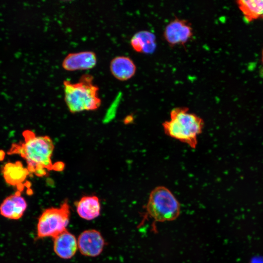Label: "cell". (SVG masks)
Wrapping results in <instances>:
<instances>
[{"mask_svg":"<svg viewBox=\"0 0 263 263\" xmlns=\"http://www.w3.org/2000/svg\"><path fill=\"white\" fill-rule=\"evenodd\" d=\"M23 142L13 144L7 152L8 154H19L27 163L28 170L36 176L42 177L47 170H52L51 161L54 146L47 136H38L31 131L22 132Z\"/></svg>","mask_w":263,"mask_h":263,"instance_id":"1","label":"cell"},{"mask_svg":"<svg viewBox=\"0 0 263 263\" xmlns=\"http://www.w3.org/2000/svg\"><path fill=\"white\" fill-rule=\"evenodd\" d=\"M63 85L64 100L71 113L94 111L100 107L101 101L98 94L99 88L94 83L91 75H82L75 83L65 80Z\"/></svg>","mask_w":263,"mask_h":263,"instance_id":"2","label":"cell"},{"mask_svg":"<svg viewBox=\"0 0 263 263\" xmlns=\"http://www.w3.org/2000/svg\"><path fill=\"white\" fill-rule=\"evenodd\" d=\"M204 125V120L201 117L184 107L173 109L170 113V119L162 124L167 135L193 149L197 145V137L202 132Z\"/></svg>","mask_w":263,"mask_h":263,"instance_id":"3","label":"cell"},{"mask_svg":"<svg viewBox=\"0 0 263 263\" xmlns=\"http://www.w3.org/2000/svg\"><path fill=\"white\" fill-rule=\"evenodd\" d=\"M150 215L159 222L172 221L180 212V205L171 191L164 186H158L150 192L147 205Z\"/></svg>","mask_w":263,"mask_h":263,"instance_id":"4","label":"cell"},{"mask_svg":"<svg viewBox=\"0 0 263 263\" xmlns=\"http://www.w3.org/2000/svg\"><path fill=\"white\" fill-rule=\"evenodd\" d=\"M70 216V207L67 202H63L59 207L45 209L38 219L37 239L46 237L53 238L67 230Z\"/></svg>","mask_w":263,"mask_h":263,"instance_id":"5","label":"cell"},{"mask_svg":"<svg viewBox=\"0 0 263 263\" xmlns=\"http://www.w3.org/2000/svg\"><path fill=\"white\" fill-rule=\"evenodd\" d=\"M193 35L191 24L187 20L175 18L167 24L163 37L171 46L184 45Z\"/></svg>","mask_w":263,"mask_h":263,"instance_id":"6","label":"cell"},{"mask_svg":"<svg viewBox=\"0 0 263 263\" xmlns=\"http://www.w3.org/2000/svg\"><path fill=\"white\" fill-rule=\"evenodd\" d=\"M78 249L85 256L95 257L102 252L105 241L99 231L88 229L82 232L78 237Z\"/></svg>","mask_w":263,"mask_h":263,"instance_id":"7","label":"cell"},{"mask_svg":"<svg viewBox=\"0 0 263 263\" xmlns=\"http://www.w3.org/2000/svg\"><path fill=\"white\" fill-rule=\"evenodd\" d=\"M96 63L95 53L85 51L68 54L62 61V67L68 71L84 70L94 68Z\"/></svg>","mask_w":263,"mask_h":263,"instance_id":"8","label":"cell"},{"mask_svg":"<svg viewBox=\"0 0 263 263\" xmlns=\"http://www.w3.org/2000/svg\"><path fill=\"white\" fill-rule=\"evenodd\" d=\"M27 207L26 200L18 190L6 197L0 204V214L5 218L17 220L23 216Z\"/></svg>","mask_w":263,"mask_h":263,"instance_id":"9","label":"cell"},{"mask_svg":"<svg viewBox=\"0 0 263 263\" xmlns=\"http://www.w3.org/2000/svg\"><path fill=\"white\" fill-rule=\"evenodd\" d=\"M1 172L6 183L17 187L20 192L24 188L23 183L30 173L19 161L6 163L2 166Z\"/></svg>","mask_w":263,"mask_h":263,"instance_id":"10","label":"cell"},{"mask_svg":"<svg viewBox=\"0 0 263 263\" xmlns=\"http://www.w3.org/2000/svg\"><path fill=\"white\" fill-rule=\"evenodd\" d=\"M53 239V249L60 258L69 259L74 256L78 249L77 240L67 230L60 233Z\"/></svg>","mask_w":263,"mask_h":263,"instance_id":"11","label":"cell"},{"mask_svg":"<svg viewBox=\"0 0 263 263\" xmlns=\"http://www.w3.org/2000/svg\"><path fill=\"white\" fill-rule=\"evenodd\" d=\"M110 69L112 75L120 81L131 79L136 72V66L134 61L125 56H117L112 59Z\"/></svg>","mask_w":263,"mask_h":263,"instance_id":"12","label":"cell"},{"mask_svg":"<svg viewBox=\"0 0 263 263\" xmlns=\"http://www.w3.org/2000/svg\"><path fill=\"white\" fill-rule=\"evenodd\" d=\"M75 207L78 215L84 220H92L100 214L99 198L94 195L82 197L76 202Z\"/></svg>","mask_w":263,"mask_h":263,"instance_id":"13","label":"cell"},{"mask_svg":"<svg viewBox=\"0 0 263 263\" xmlns=\"http://www.w3.org/2000/svg\"><path fill=\"white\" fill-rule=\"evenodd\" d=\"M132 48L136 52L151 54L156 48V37L148 30H142L135 33L130 41Z\"/></svg>","mask_w":263,"mask_h":263,"instance_id":"14","label":"cell"},{"mask_svg":"<svg viewBox=\"0 0 263 263\" xmlns=\"http://www.w3.org/2000/svg\"><path fill=\"white\" fill-rule=\"evenodd\" d=\"M236 2L247 22L263 19V0H239Z\"/></svg>","mask_w":263,"mask_h":263,"instance_id":"15","label":"cell"},{"mask_svg":"<svg viewBox=\"0 0 263 263\" xmlns=\"http://www.w3.org/2000/svg\"><path fill=\"white\" fill-rule=\"evenodd\" d=\"M119 98L120 97H118V98L114 101L110 107L108 109L103 120L104 123H108L110 122L114 117L118 103V101H119Z\"/></svg>","mask_w":263,"mask_h":263,"instance_id":"16","label":"cell"},{"mask_svg":"<svg viewBox=\"0 0 263 263\" xmlns=\"http://www.w3.org/2000/svg\"><path fill=\"white\" fill-rule=\"evenodd\" d=\"M64 164L62 162H57L53 164L52 170L60 171L63 170L64 168Z\"/></svg>","mask_w":263,"mask_h":263,"instance_id":"17","label":"cell"},{"mask_svg":"<svg viewBox=\"0 0 263 263\" xmlns=\"http://www.w3.org/2000/svg\"><path fill=\"white\" fill-rule=\"evenodd\" d=\"M263 57H262V59H263Z\"/></svg>","mask_w":263,"mask_h":263,"instance_id":"18","label":"cell"}]
</instances>
